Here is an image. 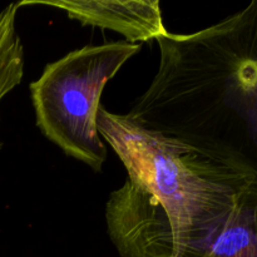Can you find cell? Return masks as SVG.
Listing matches in <instances>:
<instances>
[{"mask_svg":"<svg viewBox=\"0 0 257 257\" xmlns=\"http://www.w3.org/2000/svg\"><path fill=\"white\" fill-rule=\"evenodd\" d=\"M141 48L128 42L85 45L45 65L30 83L40 132L94 172H100L107 160L97 124L103 89Z\"/></svg>","mask_w":257,"mask_h":257,"instance_id":"2","label":"cell"},{"mask_svg":"<svg viewBox=\"0 0 257 257\" xmlns=\"http://www.w3.org/2000/svg\"><path fill=\"white\" fill-rule=\"evenodd\" d=\"M98 132L127 180L105 203L110 241L122 257H201L257 170L237 156L195 146L100 105Z\"/></svg>","mask_w":257,"mask_h":257,"instance_id":"1","label":"cell"},{"mask_svg":"<svg viewBox=\"0 0 257 257\" xmlns=\"http://www.w3.org/2000/svg\"><path fill=\"white\" fill-rule=\"evenodd\" d=\"M18 8V3H13L0 12V102L24 75V48L17 30Z\"/></svg>","mask_w":257,"mask_h":257,"instance_id":"4","label":"cell"},{"mask_svg":"<svg viewBox=\"0 0 257 257\" xmlns=\"http://www.w3.org/2000/svg\"><path fill=\"white\" fill-rule=\"evenodd\" d=\"M24 5L58 8L82 25L117 32L132 44L157 40L168 33L163 25L158 0H23L18 3L19 8Z\"/></svg>","mask_w":257,"mask_h":257,"instance_id":"3","label":"cell"}]
</instances>
